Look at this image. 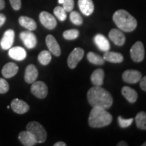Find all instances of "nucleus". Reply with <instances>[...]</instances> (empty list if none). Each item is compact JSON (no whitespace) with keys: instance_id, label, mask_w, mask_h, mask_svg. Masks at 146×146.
<instances>
[{"instance_id":"nucleus-1","label":"nucleus","mask_w":146,"mask_h":146,"mask_svg":"<svg viewBox=\"0 0 146 146\" xmlns=\"http://www.w3.org/2000/svg\"><path fill=\"white\" fill-rule=\"evenodd\" d=\"M87 100L93 107L108 109L113 104V98L108 91L101 86H94L87 92Z\"/></svg>"},{"instance_id":"nucleus-2","label":"nucleus","mask_w":146,"mask_h":146,"mask_svg":"<svg viewBox=\"0 0 146 146\" xmlns=\"http://www.w3.org/2000/svg\"><path fill=\"white\" fill-rule=\"evenodd\" d=\"M112 121V116L106 109L93 107L89 117V125L93 128H102L109 125Z\"/></svg>"},{"instance_id":"nucleus-3","label":"nucleus","mask_w":146,"mask_h":146,"mask_svg":"<svg viewBox=\"0 0 146 146\" xmlns=\"http://www.w3.org/2000/svg\"><path fill=\"white\" fill-rule=\"evenodd\" d=\"M113 21L120 30L125 32L133 31L137 26L135 18L124 10L116 11L113 15Z\"/></svg>"},{"instance_id":"nucleus-4","label":"nucleus","mask_w":146,"mask_h":146,"mask_svg":"<svg viewBox=\"0 0 146 146\" xmlns=\"http://www.w3.org/2000/svg\"><path fill=\"white\" fill-rule=\"evenodd\" d=\"M27 130L34 137L36 143H43L47 139V132L45 128L36 121H32L27 125Z\"/></svg>"},{"instance_id":"nucleus-5","label":"nucleus","mask_w":146,"mask_h":146,"mask_svg":"<svg viewBox=\"0 0 146 146\" xmlns=\"http://www.w3.org/2000/svg\"><path fill=\"white\" fill-rule=\"evenodd\" d=\"M131 57L135 62H141L145 57V50L143 43L141 41H137L131 47Z\"/></svg>"},{"instance_id":"nucleus-6","label":"nucleus","mask_w":146,"mask_h":146,"mask_svg":"<svg viewBox=\"0 0 146 146\" xmlns=\"http://www.w3.org/2000/svg\"><path fill=\"white\" fill-rule=\"evenodd\" d=\"M31 93L39 99L46 98L48 94V88L46 84L43 81H35L31 85Z\"/></svg>"},{"instance_id":"nucleus-7","label":"nucleus","mask_w":146,"mask_h":146,"mask_svg":"<svg viewBox=\"0 0 146 146\" xmlns=\"http://www.w3.org/2000/svg\"><path fill=\"white\" fill-rule=\"evenodd\" d=\"M84 50L80 47H76L74 48L72 51L68 58V65L69 68L71 69H74L76 68V66L78 65V62L82 60L84 56Z\"/></svg>"},{"instance_id":"nucleus-8","label":"nucleus","mask_w":146,"mask_h":146,"mask_svg":"<svg viewBox=\"0 0 146 146\" xmlns=\"http://www.w3.org/2000/svg\"><path fill=\"white\" fill-rule=\"evenodd\" d=\"M39 21L43 25V26L49 30H52L57 26V21L54 16L49 12H45V11L40 13Z\"/></svg>"},{"instance_id":"nucleus-9","label":"nucleus","mask_w":146,"mask_h":146,"mask_svg":"<svg viewBox=\"0 0 146 146\" xmlns=\"http://www.w3.org/2000/svg\"><path fill=\"white\" fill-rule=\"evenodd\" d=\"M20 38L27 48L33 49L36 46L37 39L35 35L30 31H23L20 33Z\"/></svg>"},{"instance_id":"nucleus-10","label":"nucleus","mask_w":146,"mask_h":146,"mask_svg":"<svg viewBox=\"0 0 146 146\" xmlns=\"http://www.w3.org/2000/svg\"><path fill=\"white\" fill-rule=\"evenodd\" d=\"M123 81L128 83L134 84L140 81L141 79V73L135 70H127L125 71L123 74Z\"/></svg>"},{"instance_id":"nucleus-11","label":"nucleus","mask_w":146,"mask_h":146,"mask_svg":"<svg viewBox=\"0 0 146 146\" xmlns=\"http://www.w3.org/2000/svg\"><path fill=\"white\" fill-rule=\"evenodd\" d=\"M14 36H15V33L12 29H8L4 33L2 39L0 42V45L3 50H9L12 47L14 43Z\"/></svg>"},{"instance_id":"nucleus-12","label":"nucleus","mask_w":146,"mask_h":146,"mask_svg":"<svg viewBox=\"0 0 146 146\" xmlns=\"http://www.w3.org/2000/svg\"><path fill=\"white\" fill-rule=\"evenodd\" d=\"M109 37L110 39L118 46H122L125 43L126 38L125 35L119 29H112L109 33Z\"/></svg>"},{"instance_id":"nucleus-13","label":"nucleus","mask_w":146,"mask_h":146,"mask_svg":"<svg viewBox=\"0 0 146 146\" xmlns=\"http://www.w3.org/2000/svg\"><path fill=\"white\" fill-rule=\"evenodd\" d=\"M46 45L48 47L49 51L56 56H60L61 54V49L58 43L52 35H48L45 39Z\"/></svg>"},{"instance_id":"nucleus-14","label":"nucleus","mask_w":146,"mask_h":146,"mask_svg":"<svg viewBox=\"0 0 146 146\" xmlns=\"http://www.w3.org/2000/svg\"><path fill=\"white\" fill-rule=\"evenodd\" d=\"M11 108L14 112L19 114H25L29 110V106L28 104L24 102L23 100L19 99H14L11 103Z\"/></svg>"},{"instance_id":"nucleus-15","label":"nucleus","mask_w":146,"mask_h":146,"mask_svg":"<svg viewBox=\"0 0 146 146\" xmlns=\"http://www.w3.org/2000/svg\"><path fill=\"white\" fill-rule=\"evenodd\" d=\"M78 5L84 15L89 16L94 12V4L92 0H78Z\"/></svg>"},{"instance_id":"nucleus-16","label":"nucleus","mask_w":146,"mask_h":146,"mask_svg":"<svg viewBox=\"0 0 146 146\" xmlns=\"http://www.w3.org/2000/svg\"><path fill=\"white\" fill-rule=\"evenodd\" d=\"M9 56L12 59L22 61L25 60L27 57V52L23 47H14L9 49Z\"/></svg>"},{"instance_id":"nucleus-17","label":"nucleus","mask_w":146,"mask_h":146,"mask_svg":"<svg viewBox=\"0 0 146 146\" xmlns=\"http://www.w3.org/2000/svg\"><path fill=\"white\" fill-rule=\"evenodd\" d=\"M39 75L38 70L36 66L33 64H30L27 67L25 70V80L27 83H33L36 81Z\"/></svg>"},{"instance_id":"nucleus-18","label":"nucleus","mask_w":146,"mask_h":146,"mask_svg":"<svg viewBox=\"0 0 146 146\" xmlns=\"http://www.w3.org/2000/svg\"><path fill=\"white\" fill-rule=\"evenodd\" d=\"M94 43H96L98 49H100L102 52H107L110 49V44L108 40L102 34H98L95 36Z\"/></svg>"},{"instance_id":"nucleus-19","label":"nucleus","mask_w":146,"mask_h":146,"mask_svg":"<svg viewBox=\"0 0 146 146\" xmlns=\"http://www.w3.org/2000/svg\"><path fill=\"white\" fill-rule=\"evenodd\" d=\"M18 71V66L14 62H8L3 67L2 70V75L3 77L9 78L13 77L17 74Z\"/></svg>"},{"instance_id":"nucleus-20","label":"nucleus","mask_w":146,"mask_h":146,"mask_svg":"<svg viewBox=\"0 0 146 146\" xmlns=\"http://www.w3.org/2000/svg\"><path fill=\"white\" fill-rule=\"evenodd\" d=\"M18 139L23 145L33 146L36 143L33 135L28 131H22L18 135Z\"/></svg>"},{"instance_id":"nucleus-21","label":"nucleus","mask_w":146,"mask_h":146,"mask_svg":"<svg viewBox=\"0 0 146 146\" xmlns=\"http://www.w3.org/2000/svg\"><path fill=\"white\" fill-rule=\"evenodd\" d=\"M122 94L130 103H135L138 98V94L137 91L131 87L125 86L122 89Z\"/></svg>"},{"instance_id":"nucleus-22","label":"nucleus","mask_w":146,"mask_h":146,"mask_svg":"<svg viewBox=\"0 0 146 146\" xmlns=\"http://www.w3.org/2000/svg\"><path fill=\"white\" fill-rule=\"evenodd\" d=\"M103 58L106 61L112 63H120L124 60L123 56L120 53L109 52V51L105 52Z\"/></svg>"},{"instance_id":"nucleus-23","label":"nucleus","mask_w":146,"mask_h":146,"mask_svg":"<svg viewBox=\"0 0 146 146\" xmlns=\"http://www.w3.org/2000/svg\"><path fill=\"white\" fill-rule=\"evenodd\" d=\"M104 78V71L102 69H97L92 73L91 76V81L94 86H102Z\"/></svg>"},{"instance_id":"nucleus-24","label":"nucleus","mask_w":146,"mask_h":146,"mask_svg":"<svg viewBox=\"0 0 146 146\" xmlns=\"http://www.w3.org/2000/svg\"><path fill=\"white\" fill-rule=\"evenodd\" d=\"M20 25L29 31H34L36 29V23L32 18L27 16H21L19 18Z\"/></svg>"},{"instance_id":"nucleus-25","label":"nucleus","mask_w":146,"mask_h":146,"mask_svg":"<svg viewBox=\"0 0 146 146\" xmlns=\"http://www.w3.org/2000/svg\"><path fill=\"white\" fill-rule=\"evenodd\" d=\"M136 125L139 129L146 130V112L141 111L135 116Z\"/></svg>"},{"instance_id":"nucleus-26","label":"nucleus","mask_w":146,"mask_h":146,"mask_svg":"<svg viewBox=\"0 0 146 146\" xmlns=\"http://www.w3.org/2000/svg\"><path fill=\"white\" fill-rule=\"evenodd\" d=\"M87 60L91 64L96 65H103L104 64V59L103 57H101L100 55L95 54L94 52H89L87 56Z\"/></svg>"},{"instance_id":"nucleus-27","label":"nucleus","mask_w":146,"mask_h":146,"mask_svg":"<svg viewBox=\"0 0 146 146\" xmlns=\"http://www.w3.org/2000/svg\"><path fill=\"white\" fill-rule=\"evenodd\" d=\"M38 60L42 65H47L52 60V56L49 51L44 50L40 52L38 56Z\"/></svg>"},{"instance_id":"nucleus-28","label":"nucleus","mask_w":146,"mask_h":146,"mask_svg":"<svg viewBox=\"0 0 146 146\" xmlns=\"http://www.w3.org/2000/svg\"><path fill=\"white\" fill-rule=\"evenodd\" d=\"M79 32L76 29H70L63 33V36L66 40H74L78 38Z\"/></svg>"},{"instance_id":"nucleus-29","label":"nucleus","mask_w":146,"mask_h":146,"mask_svg":"<svg viewBox=\"0 0 146 146\" xmlns=\"http://www.w3.org/2000/svg\"><path fill=\"white\" fill-rule=\"evenodd\" d=\"M54 13L55 14V16H56L60 21H64L66 19V10L63 8V7H56L54 10Z\"/></svg>"},{"instance_id":"nucleus-30","label":"nucleus","mask_w":146,"mask_h":146,"mask_svg":"<svg viewBox=\"0 0 146 146\" xmlns=\"http://www.w3.org/2000/svg\"><path fill=\"white\" fill-rule=\"evenodd\" d=\"M70 21L75 25H81L83 24V18L78 12L72 11L70 14Z\"/></svg>"},{"instance_id":"nucleus-31","label":"nucleus","mask_w":146,"mask_h":146,"mask_svg":"<svg viewBox=\"0 0 146 146\" xmlns=\"http://www.w3.org/2000/svg\"><path fill=\"white\" fill-rule=\"evenodd\" d=\"M118 121L120 127L122 128H127L131 125L133 122V118H129V119H124L121 116H118Z\"/></svg>"},{"instance_id":"nucleus-32","label":"nucleus","mask_w":146,"mask_h":146,"mask_svg":"<svg viewBox=\"0 0 146 146\" xmlns=\"http://www.w3.org/2000/svg\"><path fill=\"white\" fill-rule=\"evenodd\" d=\"M62 5L63 8L66 10V12H72L73 8H74V0H64Z\"/></svg>"},{"instance_id":"nucleus-33","label":"nucleus","mask_w":146,"mask_h":146,"mask_svg":"<svg viewBox=\"0 0 146 146\" xmlns=\"http://www.w3.org/2000/svg\"><path fill=\"white\" fill-rule=\"evenodd\" d=\"M9 90V84L4 78H0V94H3Z\"/></svg>"},{"instance_id":"nucleus-34","label":"nucleus","mask_w":146,"mask_h":146,"mask_svg":"<svg viewBox=\"0 0 146 146\" xmlns=\"http://www.w3.org/2000/svg\"><path fill=\"white\" fill-rule=\"evenodd\" d=\"M10 4L14 10H19L21 8V0H10Z\"/></svg>"},{"instance_id":"nucleus-35","label":"nucleus","mask_w":146,"mask_h":146,"mask_svg":"<svg viewBox=\"0 0 146 146\" xmlns=\"http://www.w3.org/2000/svg\"><path fill=\"white\" fill-rule=\"evenodd\" d=\"M140 87L142 90L146 91V76L140 80Z\"/></svg>"},{"instance_id":"nucleus-36","label":"nucleus","mask_w":146,"mask_h":146,"mask_svg":"<svg viewBox=\"0 0 146 146\" xmlns=\"http://www.w3.org/2000/svg\"><path fill=\"white\" fill-rule=\"evenodd\" d=\"M5 21H6V18H5L4 14H0V27H2L4 25Z\"/></svg>"},{"instance_id":"nucleus-37","label":"nucleus","mask_w":146,"mask_h":146,"mask_svg":"<svg viewBox=\"0 0 146 146\" xmlns=\"http://www.w3.org/2000/svg\"><path fill=\"white\" fill-rule=\"evenodd\" d=\"M54 145V146H66V144L64 142L59 141V142H57V143H55Z\"/></svg>"},{"instance_id":"nucleus-38","label":"nucleus","mask_w":146,"mask_h":146,"mask_svg":"<svg viewBox=\"0 0 146 146\" xmlns=\"http://www.w3.org/2000/svg\"><path fill=\"white\" fill-rule=\"evenodd\" d=\"M5 7L4 0H0V10H2Z\"/></svg>"},{"instance_id":"nucleus-39","label":"nucleus","mask_w":146,"mask_h":146,"mask_svg":"<svg viewBox=\"0 0 146 146\" xmlns=\"http://www.w3.org/2000/svg\"><path fill=\"white\" fill-rule=\"evenodd\" d=\"M117 146H128V144L127 142L122 141H120L119 143L117 144Z\"/></svg>"},{"instance_id":"nucleus-40","label":"nucleus","mask_w":146,"mask_h":146,"mask_svg":"<svg viewBox=\"0 0 146 146\" xmlns=\"http://www.w3.org/2000/svg\"><path fill=\"white\" fill-rule=\"evenodd\" d=\"M64 0H58V3H61V4H62Z\"/></svg>"},{"instance_id":"nucleus-41","label":"nucleus","mask_w":146,"mask_h":146,"mask_svg":"<svg viewBox=\"0 0 146 146\" xmlns=\"http://www.w3.org/2000/svg\"><path fill=\"white\" fill-rule=\"evenodd\" d=\"M141 146H146V141L144 142V143L141 145Z\"/></svg>"},{"instance_id":"nucleus-42","label":"nucleus","mask_w":146,"mask_h":146,"mask_svg":"<svg viewBox=\"0 0 146 146\" xmlns=\"http://www.w3.org/2000/svg\"><path fill=\"white\" fill-rule=\"evenodd\" d=\"M7 108H8V109L10 108V106H7Z\"/></svg>"}]
</instances>
